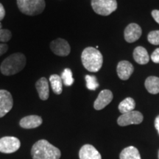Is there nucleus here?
I'll return each instance as SVG.
<instances>
[{
  "mask_svg": "<svg viewBox=\"0 0 159 159\" xmlns=\"http://www.w3.org/2000/svg\"><path fill=\"white\" fill-rule=\"evenodd\" d=\"M120 159H142L138 149L134 146H129L122 150L120 156Z\"/></svg>",
  "mask_w": 159,
  "mask_h": 159,
  "instance_id": "18",
  "label": "nucleus"
},
{
  "mask_svg": "<svg viewBox=\"0 0 159 159\" xmlns=\"http://www.w3.org/2000/svg\"><path fill=\"white\" fill-rule=\"evenodd\" d=\"M61 77L62 79L63 83L65 85H66V86H71L75 81L72 77V71H71L70 69L68 68L64 69Z\"/></svg>",
  "mask_w": 159,
  "mask_h": 159,
  "instance_id": "21",
  "label": "nucleus"
},
{
  "mask_svg": "<svg viewBox=\"0 0 159 159\" xmlns=\"http://www.w3.org/2000/svg\"><path fill=\"white\" fill-rule=\"evenodd\" d=\"M145 88L149 93L157 94L159 93V77L155 76L148 77L144 83Z\"/></svg>",
  "mask_w": 159,
  "mask_h": 159,
  "instance_id": "17",
  "label": "nucleus"
},
{
  "mask_svg": "<svg viewBox=\"0 0 159 159\" xmlns=\"http://www.w3.org/2000/svg\"><path fill=\"white\" fill-rule=\"evenodd\" d=\"M158 134H159V129H158Z\"/></svg>",
  "mask_w": 159,
  "mask_h": 159,
  "instance_id": "32",
  "label": "nucleus"
},
{
  "mask_svg": "<svg viewBox=\"0 0 159 159\" xmlns=\"http://www.w3.org/2000/svg\"><path fill=\"white\" fill-rule=\"evenodd\" d=\"M27 63L25 55L21 52L12 54L4 60L0 66V71L5 76L14 75L22 71Z\"/></svg>",
  "mask_w": 159,
  "mask_h": 159,
  "instance_id": "2",
  "label": "nucleus"
},
{
  "mask_svg": "<svg viewBox=\"0 0 159 159\" xmlns=\"http://www.w3.org/2000/svg\"><path fill=\"white\" fill-rule=\"evenodd\" d=\"M80 159H102L98 150L91 144H85L79 152Z\"/></svg>",
  "mask_w": 159,
  "mask_h": 159,
  "instance_id": "13",
  "label": "nucleus"
},
{
  "mask_svg": "<svg viewBox=\"0 0 159 159\" xmlns=\"http://www.w3.org/2000/svg\"><path fill=\"white\" fill-rule=\"evenodd\" d=\"M5 16V10L2 4L0 3V21L2 20Z\"/></svg>",
  "mask_w": 159,
  "mask_h": 159,
  "instance_id": "28",
  "label": "nucleus"
},
{
  "mask_svg": "<svg viewBox=\"0 0 159 159\" xmlns=\"http://www.w3.org/2000/svg\"><path fill=\"white\" fill-rule=\"evenodd\" d=\"M13 99L8 91L0 90V118L5 116L13 108Z\"/></svg>",
  "mask_w": 159,
  "mask_h": 159,
  "instance_id": "9",
  "label": "nucleus"
},
{
  "mask_svg": "<svg viewBox=\"0 0 159 159\" xmlns=\"http://www.w3.org/2000/svg\"><path fill=\"white\" fill-rule=\"evenodd\" d=\"M91 7L97 14L107 16L117 9L116 0H91Z\"/></svg>",
  "mask_w": 159,
  "mask_h": 159,
  "instance_id": "5",
  "label": "nucleus"
},
{
  "mask_svg": "<svg viewBox=\"0 0 159 159\" xmlns=\"http://www.w3.org/2000/svg\"><path fill=\"white\" fill-rule=\"evenodd\" d=\"M31 156L33 159H59L61 152L58 148L51 144L48 141L41 139L33 144Z\"/></svg>",
  "mask_w": 159,
  "mask_h": 159,
  "instance_id": "1",
  "label": "nucleus"
},
{
  "mask_svg": "<svg viewBox=\"0 0 159 159\" xmlns=\"http://www.w3.org/2000/svg\"><path fill=\"white\" fill-rule=\"evenodd\" d=\"M148 40L151 44L159 45V30L150 32L148 36Z\"/></svg>",
  "mask_w": 159,
  "mask_h": 159,
  "instance_id": "23",
  "label": "nucleus"
},
{
  "mask_svg": "<svg viewBox=\"0 0 159 159\" xmlns=\"http://www.w3.org/2000/svg\"><path fill=\"white\" fill-rule=\"evenodd\" d=\"M52 89L55 94H61L63 91V81L58 75H52L49 77Z\"/></svg>",
  "mask_w": 159,
  "mask_h": 159,
  "instance_id": "19",
  "label": "nucleus"
},
{
  "mask_svg": "<svg viewBox=\"0 0 159 159\" xmlns=\"http://www.w3.org/2000/svg\"><path fill=\"white\" fill-rule=\"evenodd\" d=\"M49 47L52 52L58 56H67L71 52V47L68 41L63 39H57L52 41Z\"/></svg>",
  "mask_w": 159,
  "mask_h": 159,
  "instance_id": "8",
  "label": "nucleus"
},
{
  "mask_svg": "<svg viewBox=\"0 0 159 159\" xmlns=\"http://www.w3.org/2000/svg\"><path fill=\"white\" fill-rule=\"evenodd\" d=\"M81 61L86 70L90 72H97L102 68L103 57L98 49L94 47H89L83 51Z\"/></svg>",
  "mask_w": 159,
  "mask_h": 159,
  "instance_id": "3",
  "label": "nucleus"
},
{
  "mask_svg": "<svg viewBox=\"0 0 159 159\" xmlns=\"http://www.w3.org/2000/svg\"><path fill=\"white\" fill-rule=\"evenodd\" d=\"M118 108L119 112L122 113V114H126V113L130 112L134 110L136 108V102H135L134 99L131 97H127L119 103Z\"/></svg>",
  "mask_w": 159,
  "mask_h": 159,
  "instance_id": "20",
  "label": "nucleus"
},
{
  "mask_svg": "<svg viewBox=\"0 0 159 159\" xmlns=\"http://www.w3.org/2000/svg\"><path fill=\"white\" fill-rule=\"evenodd\" d=\"M16 2L19 11L30 16L41 14L46 7L45 0H16Z\"/></svg>",
  "mask_w": 159,
  "mask_h": 159,
  "instance_id": "4",
  "label": "nucleus"
},
{
  "mask_svg": "<svg viewBox=\"0 0 159 159\" xmlns=\"http://www.w3.org/2000/svg\"><path fill=\"white\" fill-rule=\"evenodd\" d=\"M134 71L132 63L127 61H122L118 63L116 67V72L119 78L122 80H127L130 78Z\"/></svg>",
  "mask_w": 159,
  "mask_h": 159,
  "instance_id": "12",
  "label": "nucleus"
},
{
  "mask_svg": "<svg viewBox=\"0 0 159 159\" xmlns=\"http://www.w3.org/2000/svg\"><path fill=\"white\" fill-rule=\"evenodd\" d=\"M21 142L14 136H5L0 139V152L2 153H13L20 148Z\"/></svg>",
  "mask_w": 159,
  "mask_h": 159,
  "instance_id": "6",
  "label": "nucleus"
},
{
  "mask_svg": "<svg viewBox=\"0 0 159 159\" xmlns=\"http://www.w3.org/2000/svg\"><path fill=\"white\" fill-rule=\"evenodd\" d=\"M152 16L157 23L159 24V11L158 10H153L152 11Z\"/></svg>",
  "mask_w": 159,
  "mask_h": 159,
  "instance_id": "27",
  "label": "nucleus"
},
{
  "mask_svg": "<svg viewBox=\"0 0 159 159\" xmlns=\"http://www.w3.org/2000/svg\"><path fill=\"white\" fill-rule=\"evenodd\" d=\"M0 29H2V24L0 22Z\"/></svg>",
  "mask_w": 159,
  "mask_h": 159,
  "instance_id": "30",
  "label": "nucleus"
},
{
  "mask_svg": "<svg viewBox=\"0 0 159 159\" xmlns=\"http://www.w3.org/2000/svg\"><path fill=\"white\" fill-rule=\"evenodd\" d=\"M113 97H114L113 93L110 90L105 89V90L100 91L94 103V108L95 110L99 111L105 108L107 105L110 104L112 101Z\"/></svg>",
  "mask_w": 159,
  "mask_h": 159,
  "instance_id": "11",
  "label": "nucleus"
},
{
  "mask_svg": "<svg viewBox=\"0 0 159 159\" xmlns=\"http://www.w3.org/2000/svg\"><path fill=\"white\" fill-rule=\"evenodd\" d=\"M142 30L141 27L136 23H131L125 30L124 36L127 42L134 43L142 36Z\"/></svg>",
  "mask_w": 159,
  "mask_h": 159,
  "instance_id": "10",
  "label": "nucleus"
},
{
  "mask_svg": "<svg viewBox=\"0 0 159 159\" xmlns=\"http://www.w3.org/2000/svg\"><path fill=\"white\" fill-rule=\"evenodd\" d=\"M134 58L136 63L141 65H145L149 63V56L147 49L143 47H137L134 51Z\"/></svg>",
  "mask_w": 159,
  "mask_h": 159,
  "instance_id": "16",
  "label": "nucleus"
},
{
  "mask_svg": "<svg viewBox=\"0 0 159 159\" xmlns=\"http://www.w3.org/2000/svg\"><path fill=\"white\" fill-rule=\"evenodd\" d=\"M158 159H159V151H158Z\"/></svg>",
  "mask_w": 159,
  "mask_h": 159,
  "instance_id": "31",
  "label": "nucleus"
},
{
  "mask_svg": "<svg viewBox=\"0 0 159 159\" xmlns=\"http://www.w3.org/2000/svg\"><path fill=\"white\" fill-rule=\"evenodd\" d=\"M143 115L137 111H132L130 112L123 114L117 119V123L119 126H128L130 125H139L142 122Z\"/></svg>",
  "mask_w": 159,
  "mask_h": 159,
  "instance_id": "7",
  "label": "nucleus"
},
{
  "mask_svg": "<svg viewBox=\"0 0 159 159\" xmlns=\"http://www.w3.org/2000/svg\"><path fill=\"white\" fill-rule=\"evenodd\" d=\"M85 81H86L87 89L91 91H95L99 87V83L97 82V77L91 75H86L85 76Z\"/></svg>",
  "mask_w": 159,
  "mask_h": 159,
  "instance_id": "22",
  "label": "nucleus"
},
{
  "mask_svg": "<svg viewBox=\"0 0 159 159\" xmlns=\"http://www.w3.org/2000/svg\"><path fill=\"white\" fill-rule=\"evenodd\" d=\"M151 60L153 61V63H159V48L155 49V51L151 55Z\"/></svg>",
  "mask_w": 159,
  "mask_h": 159,
  "instance_id": "25",
  "label": "nucleus"
},
{
  "mask_svg": "<svg viewBox=\"0 0 159 159\" xmlns=\"http://www.w3.org/2000/svg\"><path fill=\"white\" fill-rule=\"evenodd\" d=\"M12 33L9 30L0 29V41L1 42H7L11 39Z\"/></svg>",
  "mask_w": 159,
  "mask_h": 159,
  "instance_id": "24",
  "label": "nucleus"
},
{
  "mask_svg": "<svg viewBox=\"0 0 159 159\" xmlns=\"http://www.w3.org/2000/svg\"><path fill=\"white\" fill-rule=\"evenodd\" d=\"M43 120L41 116L37 115H30V116L23 117L20 120L19 125L21 128L25 129L36 128L42 124Z\"/></svg>",
  "mask_w": 159,
  "mask_h": 159,
  "instance_id": "14",
  "label": "nucleus"
},
{
  "mask_svg": "<svg viewBox=\"0 0 159 159\" xmlns=\"http://www.w3.org/2000/svg\"><path fill=\"white\" fill-rule=\"evenodd\" d=\"M155 127L157 130L159 129V115L156 117V119H155Z\"/></svg>",
  "mask_w": 159,
  "mask_h": 159,
  "instance_id": "29",
  "label": "nucleus"
},
{
  "mask_svg": "<svg viewBox=\"0 0 159 159\" xmlns=\"http://www.w3.org/2000/svg\"><path fill=\"white\" fill-rule=\"evenodd\" d=\"M8 49V46L6 43H0V56L7 52Z\"/></svg>",
  "mask_w": 159,
  "mask_h": 159,
  "instance_id": "26",
  "label": "nucleus"
},
{
  "mask_svg": "<svg viewBox=\"0 0 159 159\" xmlns=\"http://www.w3.org/2000/svg\"><path fill=\"white\" fill-rule=\"evenodd\" d=\"M35 88L41 100H47L49 96V82L46 77H41L35 83Z\"/></svg>",
  "mask_w": 159,
  "mask_h": 159,
  "instance_id": "15",
  "label": "nucleus"
}]
</instances>
